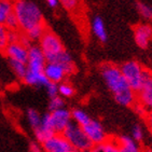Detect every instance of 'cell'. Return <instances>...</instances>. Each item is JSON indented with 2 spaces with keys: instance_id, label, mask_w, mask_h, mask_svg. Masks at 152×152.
Masks as SVG:
<instances>
[{
  "instance_id": "cell-1",
  "label": "cell",
  "mask_w": 152,
  "mask_h": 152,
  "mask_svg": "<svg viewBox=\"0 0 152 152\" xmlns=\"http://www.w3.org/2000/svg\"><path fill=\"white\" fill-rule=\"evenodd\" d=\"M13 12L20 24V30L26 32L32 27L43 24V16L36 3L29 0H15Z\"/></svg>"
},
{
  "instance_id": "cell-2",
  "label": "cell",
  "mask_w": 152,
  "mask_h": 152,
  "mask_svg": "<svg viewBox=\"0 0 152 152\" xmlns=\"http://www.w3.org/2000/svg\"><path fill=\"white\" fill-rule=\"evenodd\" d=\"M121 72H122L124 79L129 83V88L133 91L137 93L145 83H146L149 78L152 76V72L148 69L143 68L138 61H126L120 67Z\"/></svg>"
},
{
  "instance_id": "cell-3",
  "label": "cell",
  "mask_w": 152,
  "mask_h": 152,
  "mask_svg": "<svg viewBox=\"0 0 152 152\" xmlns=\"http://www.w3.org/2000/svg\"><path fill=\"white\" fill-rule=\"evenodd\" d=\"M100 72L108 88L113 93V96L131 88L129 83L123 77L120 67H118L115 65L109 64V63L104 64L100 67Z\"/></svg>"
},
{
  "instance_id": "cell-4",
  "label": "cell",
  "mask_w": 152,
  "mask_h": 152,
  "mask_svg": "<svg viewBox=\"0 0 152 152\" xmlns=\"http://www.w3.org/2000/svg\"><path fill=\"white\" fill-rule=\"evenodd\" d=\"M61 134L77 152H88L93 147L88 136L85 135L83 127L76 123L71 122Z\"/></svg>"
},
{
  "instance_id": "cell-5",
  "label": "cell",
  "mask_w": 152,
  "mask_h": 152,
  "mask_svg": "<svg viewBox=\"0 0 152 152\" xmlns=\"http://www.w3.org/2000/svg\"><path fill=\"white\" fill-rule=\"evenodd\" d=\"M39 47L43 52L47 61H50L54 56L64 50L63 43L59 40V38L49 29L44 31V34L39 40Z\"/></svg>"
},
{
  "instance_id": "cell-6",
  "label": "cell",
  "mask_w": 152,
  "mask_h": 152,
  "mask_svg": "<svg viewBox=\"0 0 152 152\" xmlns=\"http://www.w3.org/2000/svg\"><path fill=\"white\" fill-rule=\"evenodd\" d=\"M83 131L93 146L105 143L106 140L109 138L106 134L105 129L102 125V123L98 122L97 120H94V119H92L86 125L83 126Z\"/></svg>"
},
{
  "instance_id": "cell-7",
  "label": "cell",
  "mask_w": 152,
  "mask_h": 152,
  "mask_svg": "<svg viewBox=\"0 0 152 152\" xmlns=\"http://www.w3.org/2000/svg\"><path fill=\"white\" fill-rule=\"evenodd\" d=\"M45 152H77L63 134H54L42 143Z\"/></svg>"
},
{
  "instance_id": "cell-8",
  "label": "cell",
  "mask_w": 152,
  "mask_h": 152,
  "mask_svg": "<svg viewBox=\"0 0 152 152\" xmlns=\"http://www.w3.org/2000/svg\"><path fill=\"white\" fill-rule=\"evenodd\" d=\"M47 59L39 45H30L28 48V59H27V70L43 71Z\"/></svg>"
},
{
  "instance_id": "cell-9",
  "label": "cell",
  "mask_w": 152,
  "mask_h": 152,
  "mask_svg": "<svg viewBox=\"0 0 152 152\" xmlns=\"http://www.w3.org/2000/svg\"><path fill=\"white\" fill-rule=\"evenodd\" d=\"M34 132H35V137L37 139V141L40 142L41 145L47 140V139L52 137L54 134H56L55 131H54V127H53L50 112L42 115L40 125L38 127H36L34 129Z\"/></svg>"
},
{
  "instance_id": "cell-10",
  "label": "cell",
  "mask_w": 152,
  "mask_h": 152,
  "mask_svg": "<svg viewBox=\"0 0 152 152\" xmlns=\"http://www.w3.org/2000/svg\"><path fill=\"white\" fill-rule=\"evenodd\" d=\"M52 124L56 134H61L72 120H71V111L66 108H61L58 110L50 112Z\"/></svg>"
},
{
  "instance_id": "cell-11",
  "label": "cell",
  "mask_w": 152,
  "mask_h": 152,
  "mask_svg": "<svg viewBox=\"0 0 152 152\" xmlns=\"http://www.w3.org/2000/svg\"><path fill=\"white\" fill-rule=\"evenodd\" d=\"M4 53L9 57V59H13V61L27 63V59H28V47H26L20 41L10 42L4 49Z\"/></svg>"
},
{
  "instance_id": "cell-12",
  "label": "cell",
  "mask_w": 152,
  "mask_h": 152,
  "mask_svg": "<svg viewBox=\"0 0 152 152\" xmlns=\"http://www.w3.org/2000/svg\"><path fill=\"white\" fill-rule=\"evenodd\" d=\"M135 42L141 49H146L152 40V27L147 24H139L134 29Z\"/></svg>"
},
{
  "instance_id": "cell-13",
  "label": "cell",
  "mask_w": 152,
  "mask_h": 152,
  "mask_svg": "<svg viewBox=\"0 0 152 152\" xmlns=\"http://www.w3.org/2000/svg\"><path fill=\"white\" fill-rule=\"evenodd\" d=\"M43 72L49 81L57 83V84L64 81L65 77L67 76L64 68L57 63H48L47 61V64L44 66Z\"/></svg>"
},
{
  "instance_id": "cell-14",
  "label": "cell",
  "mask_w": 152,
  "mask_h": 152,
  "mask_svg": "<svg viewBox=\"0 0 152 152\" xmlns=\"http://www.w3.org/2000/svg\"><path fill=\"white\" fill-rule=\"evenodd\" d=\"M137 93V102L148 112L152 111V76Z\"/></svg>"
},
{
  "instance_id": "cell-15",
  "label": "cell",
  "mask_w": 152,
  "mask_h": 152,
  "mask_svg": "<svg viewBox=\"0 0 152 152\" xmlns=\"http://www.w3.org/2000/svg\"><path fill=\"white\" fill-rule=\"evenodd\" d=\"M48 63H57L61 66V67L64 68L66 73L68 75H71L76 71V66L73 64V61H72V57L67 51L63 50L61 53H58L57 55H55L51 59L50 61H48Z\"/></svg>"
},
{
  "instance_id": "cell-16",
  "label": "cell",
  "mask_w": 152,
  "mask_h": 152,
  "mask_svg": "<svg viewBox=\"0 0 152 152\" xmlns=\"http://www.w3.org/2000/svg\"><path fill=\"white\" fill-rule=\"evenodd\" d=\"M24 82L31 86H47L49 80L44 75L43 71H31L27 70L24 77Z\"/></svg>"
},
{
  "instance_id": "cell-17",
  "label": "cell",
  "mask_w": 152,
  "mask_h": 152,
  "mask_svg": "<svg viewBox=\"0 0 152 152\" xmlns=\"http://www.w3.org/2000/svg\"><path fill=\"white\" fill-rule=\"evenodd\" d=\"M114 99L121 106L131 107L137 102V94H136V92L133 91L132 88H129L122 93L114 95Z\"/></svg>"
},
{
  "instance_id": "cell-18",
  "label": "cell",
  "mask_w": 152,
  "mask_h": 152,
  "mask_svg": "<svg viewBox=\"0 0 152 152\" xmlns=\"http://www.w3.org/2000/svg\"><path fill=\"white\" fill-rule=\"evenodd\" d=\"M92 31L95 35V37L102 42H106L107 39H108L105 23H104L102 18H99V16L94 18L93 20H92Z\"/></svg>"
},
{
  "instance_id": "cell-19",
  "label": "cell",
  "mask_w": 152,
  "mask_h": 152,
  "mask_svg": "<svg viewBox=\"0 0 152 152\" xmlns=\"http://www.w3.org/2000/svg\"><path fill=\"white\" fill-rule=\"evenodd\" d=\"M117 140L121 148L127 150L129 152H141L139 142L136 141L135 139H133L131 136L123 135L121 137H118Z\"/></svg>"
},
{
  "instance_id": "cell-20",
  "label": "cell",
  "mask_w": 152,
  "mask_h": 152,
  "mask_svg": "<svg viewBox=\"0 0 152 152\" xmlns=\"http://www.w3.org/2000/svg\"><path fill=\"white\" fill-rule=\"evenodd\" d=\"M71 120H72L73 123H76V124H78V125L83 127V126L86 125L92 119L84 110L76 108V109H73V110H71Z\"/></svg>"
},
{
  "instance_id": "cell-21",
  "label": "cell",
  "mask_w": 152,
  "mask_h": 152,
  "mask_svg": "<svg viewBox=\"0 0 152 152\" xmlns=\"http://www.w3.org/2000/svg\"><path fill=\"white\" fill-rule=\"evenodd\" d=\"M14 1L12 0H0V24H4L7 18L13 12Z\"/></svg>"
},
{
  "instance_id": "cell-22",
  "label": "cell",
  "mask_w": 152,
  "mask_h": 152,
  "mask_svg": "<svg viewBox=\"0 0 152 152\" xmlns=\"http://www.w3.org/2000/svg\"><path fill=\"white\" fill-rule=\"evenodd\" d=\"M45 30H47L45 26H44L43 24H40V25H37V26L30 28L29 30H27L24 34L27 36V38L29 39L30 41H35V40H40V38L42 37V35L44 34Z\"/></svg>"
},
{
  "instance_id": "cell-23",
  "label": "cell",
  "mask_w": 152,
  "mask_h": 152,
  "mask_svg": "<svg viewBox=\"0 0 152 152\" xmlns=\"http://www.w3.org/2000/svg\"><path fill=\"white\" fill-rule=\"evenodd\" d=\"M10 66H11L12 70L14 71V73L16 75V77H18L20 79H24V77H25L27 71L26 63L10 59Z\"/></svg>"
},
{
  "instance_id": "cell-24",
  "label": "cell",
  "mask_w": 152,
  "mask_h": 152,
  "mask_svg": "<svg viewBox=\"0 0 152 152\" xmlns=\"http://www.w3.org/2000/svg\"><path fill=\"white\" fill-rule=\"evenodd\" d=\"M75 94L73 86L68 82H61L58 84V95L61 97H71Z\"/></svg>"
},
{
  "instance_id": "cell-25",
  "label": "cell",
  "mask_w": 152,
  "mask_h": 152,
  "mask_svg": "<svg viewBox=\"0 0 152 152\" xmlns=\"http://www.w3.org/2000/svg\"><path fill=\"white\" fill-rule=\"evenodd\" d=\"M41 115L39 114V112L35 109H29L27 111V119H28V122H29L30 126L35 129L36 127H38L41 123Z\"/></svg>"
},
{
  "instance_id": "cell-26",
  "label": "cell",
  "mask_w": 152,
  "mask_h": 152,
  "mask_svg": "<svg viewBox=\"0 0 152 152\" xmlns=\"http://www.w3.org/2000/svg\"><path fill=\"white\" fill-rule=\"evenodd\" d=\"M9 31L3 24H0V51H4L9 44Z\"/></svg>"
},
{
  "instance_id": "cell-27",
  "label": "cell",
  "mask_w": 152,
  "mask_h": 152,
  "mask_svg": "<svg viewBox=\"0 0 152 152\" xmlns=\"http://www.w3.org/2000/svg\"><path fill=\"white\" fill-rule=\"evenodd\" d=\"M137 7V10L138 12L140 13V15L142 18H145L146 20H152V8L148 4L143 2H137L136 4Z\"/></svg>"
},
{
  "instance_id": "cell-28",
  "label": "cell",
  "mask_w": 152,
  "mask_h": 152,
  "mask_svg": "<svg viewBox=\"0 0 152 152\" xmlns=\"http://www.w3.org/2000/svg\"><path fill=\"white\" fill-rule=\"evenodd\" d=\"M3 25L9 30H20V24H18V18L14 14V12H12L11 14L7 18L6 22H4Z\"/></svg>"
},
{
  "instance_id": "cell-29",
  "label": "cell",
  "mask_w": 152,
  "mask_h": 152,
  "mask_svg": "<svg viewBox=\"0 0 152 152\" xmlns=\"http://www.w3.org/2000/svg\"><path fill=\"white\" fill-rule=\"evenodd\" d=\"M61 108H64V99L63 97L57 95L55 97L50 98V102H49V111L53 112L55 110H58Z\"/></svg>"
},
{
  "instance_id": "cell-30",
  "label": "cell",
  "mask_w": 152,
  "mask_h": 152,
  "mask_svg": "<svg viewBox=\"0 0 152 152\" xmlns=\"http://www.w3.org/2000/svg\"><path fill=\"white\" fill-rule=\"evenodd\" d=\"M104 145H105L106 152H120V146L118 143L117 138H108Z\"/></svg>"
},
{
  "instance_id": "cell-31",
  "label": "cell",
  "mask_w": 152,
  "mask_h": 152,
  "mask_svg": "<svg viewBox=\"0 0 152 152\" xmlns=\"http://www.w3.org/2000/svg\"><path fill=\"white\" fill-rule=\"evenodd\" d=\"M58 1L68 11H75L80 3V0H58Z\"/></svg>"
},
{
  "instance_id": "cell-32",
  "label": "cell",
  "mask_w": 152,
  "mask_h": 152,
  "mask_svg": "<svg viewBox=\"0 0 152 152\" xmlns=\"http://www.w3.org/2000/svg\"><path fill=\"white\" fill-rule=\"evenodd\" d=\"M131 137L133 138V139H135L136 141H141L143 138V132H142V129H141L140 125H138V124H136V125L133 126L132 129V135H131Z\"/></svg>"
},
{
  "instance_id": "cell-33",
  "label": "cell",
  "mask_w": 152,
  "mask_h": 152,
  "mask_svg": "<svg viewBox=\"0 0 152 152\" xmlns=\"http://www.w3.org/2000/svg\"><path fill=\"white\" fill-rule=\"evenodd\" d=\"M45 88H47V92H48V94H49L50 98L55 97L58 95V84H57V83L49 82L48 85L45 86Z\"/></svg>"
},
{
  "instance_id": "cell-34",
  "label": "cell",
  "mask_w": 152,
  "mask_h": 152,
  "mask_svg": "<svg viewBox=\"0 0 152 152\" xmlns=\"http://www.w3.org/2000/svg\"><path fill=\"white\" fill-rule=\"evenodd\" d=\"M42 147H41V143L38 141H32L29 145V152H42Z\"/></svg>"
},
{
  "instance_id": "cell-35",
  "label": "cell",
  "mask_w": 152,
  "mask_h": 152,
  "mask_svg": "<svg viewBox=\"0 0 152 152\" xmlns=\"http://www.w3.org/2000/svg\"><path fill=\"white\" fill-rule=\"evenodd\" d=\"M88 152H106L105 149V145L102 143V145H96V146H93L91 148V150Z\"/></svg>"
},
{
  "instance_id": "cell-36",
  "label": "cell",
  "mask_w": 152,
  "mask_h": 152,
  "mask_svg": "<svg viewBox=\"0 0 152 152\" xmlns=\"http://www.w3.org/2000/svg\"><path fill=\"white\" fill-rule=\"evenodd\" d=\"M45 2L48 3V6L50 7V8H56V7L58 6V0H45Z\"/></svg>"
},
{
  "instance_id": "cell-37",
  "label": "cell",
  "mask_w": 152,
  "mask_h": 152,
  "mask_svg": "<svg viewBox=\"0 0 152 152\" xmlns=\"http://www.w3.org/2000/svg\"><path fill=\"white\" fill-rule=\"evenodd\" d=\"M120 152H129L127 150H125V149H123V148H121L120 147Z\"/></svg>"
},
{
  "instance_id": "cell-38",
  "label": "cell",
  "mask_w": 152,
  "mask_h": 152,
  "mask_svg": "<svg viewBox=\"0 0 152 152\" xmlns=\"http://www.w3.org/2000/svg\"><path fill=\"white\" fill-rule=\"evenodd\" d=\"M142 152H152V150L151 149H145Z\"/></svg>"
},
{
  "instance_id": "cell-39",
  "label": "cell",
  "mask_w": 152,
  "mask_h": 152,
  "mask_svg": "<svg viewBox=\"0 0 152 152\" xmlns=\"http://www.w3.org/2000/svg\"><path fill=\"white\" fill-rule=\"evenodd\" d=\"M151 133H152V131H151Z\"/></svg>"
}]
</instances>
